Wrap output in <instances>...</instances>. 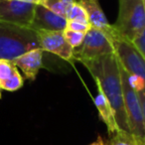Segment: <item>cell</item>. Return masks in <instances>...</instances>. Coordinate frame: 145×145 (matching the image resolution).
I'll use <instances>...</instances> for the list:
<instances>
[{
	"label": "cell",
	"instance_id": "6da1fadb",
	"mask_svg": "<svg viewBox=\"0 0 145 145\" xmlns=\"http://www.w3.org/2000/svg\"><path fill=\"white\" fill-rule=\"evenodd\" d=\"M82 64L88 69L95 83L101 86L111 107L114 110L120 129L129 132L125 112L120 64L116 54L114 53L107 55L95 60L84 61Z\"/></svg>",
	"mask_w": 145,
	"mask_h": 145
},
{
	"label": "cell",
	"instance_id": "7a4b0ae2",
	"mask_svg": "<svg viewBox=\"0 0 145 145\" xmlns=\"http://www.w3.org/2000/svg\"><path fill=\"white\" fill-rule=\"evenodd\" d=\"M37 48L40 44L32 29L0 23V59L13 61Z\"/></svg>",
	"mask_w": 145,
	"mask_h": 145
},
{
	"label": "cell",
	"instance_id": "3957f363",
	"mask_svg": "<svg viewBox=\"0 0 145 145\" xmlns=\"http://www.w3.org/2000/svg\"><path fill=\"white\" fill-rule=\"evenodd\" d=\"M112 26L117 38L132 42L145 29L144 0H119L118 15Z\"/></svg>",
	"mask_w": 145,
	"mask_h": 145
},
{
	"label": "cell",
	"instance_id": "277c9868",
	"mask_svg": "<svg viewBox=\"0 0 145 145\" xmlns=\"http://www.w3.org/2000/svg\"><path fill=\"white\" fill-rule=\"evenodd\" d=\"M121 80L123 87L125 112L129 132L134 135L143 145H145V126L141 101L138 91L132 83L131 76L126 72L120 66Z\"/></svg>",
	"mask_w": 145,
	"mask_h": 145
},
{
	"label": "cell",
	"instance_id": "5b68a950",
	"mask_svg": "<svg viewBox=\"0 0 145 145\" xmlns=\"http://www.w3.org/2000/svg\"><path fill=\"white\" fill-rule=\"evenodd\" d=\"M119 64L131 76L135 89L145 88V60L132 42L116 38L112 40Z\"/></svg>",
	"mask_w": 145,
	"mask_h": 145
},
{
	"label": "cell",
	"instance_id": "8992f818",
	"mask_svg": "<svg viewBox=\"0 0 145 145\" xmlns=\"http://www.w3.org/2000/svg\"><path fill=\"white\" fill-rule=\"evenodd\" d=\"M112 40L101 30L91 27L86 33L83 44L74 49V61H91L114 54Z\"/></svg>",
	"mask_w": 145,
	"mask_h": 145
},
{
	"label": "cell",
	"instance_id": "52a82bcc",
	"mask_svg": "<svg viewBox=\"0 0 145 145\" xmlns=\"http://www.w3.org/2000/svg\"><path fill=\"white\" fill-rule=\"evenodd\" d=\"M36 7L17 0H0V23L31 29Z\"/></svg>",
	"mask_w": 145,
	"mask_h": 145
},
{
	"label": "cell",
	"instance_id": "ba28073f",
	"mask_svg": "<svg viewBox=\"0 0 145 145\" xmlns=\"http://www.w3.org/2000/svg\"><path fill=\"white\" fill-rule=\"evenodd\" d=\"M40 48L68 62L74 61V49L64 37V31H37Z\"/></svg>",
	"mask_w": 145,
	"mask_h": 145
},
{
	"label": "cell",
	"instance_id": "9c48e42d",
	"mask_svg": "<svg viewBox=\"0 0 145 145\" xmlns=\"http://www.w3.org/2000/svg\"><path fill=\"white\" fill-rule=\"evenodd\" d=\"M67 24L68 20L66 17L49 10L42 5H37L31 29L35 32L40 30L65 31Z\"/></svg>",
	"mask_w": 145,
	"mask_h": 145
},
{
	"label": "cell",
	"instance_id": "30bf717a",
	"mask_svg": "<svg viewBox=\"0 0 145 145\" xmlns=\"http://www.w3.org/2000/svg\"><path fill=\"white\" fill-rule=\"evenodd\" d=\"M78 2L87 11L91 27L101 30L111 40L117 38L113 26L109 24L105 12L101 9L99 0H78Z\"/></svg>",
	"mask_w": 145,
	"mask_h": 145
},
{
	"label": "cell",
	"instance_id": "8fae6325",
	"mask_svg": "<svg viewBox=\"0 0 145 145\" xmlns=\"http://www.w3.org/2000/svg\"><path fill=\"white\" fill-rule=\"evenodd\" d=\"M43 57L44 51L41 48H37L19 56L13 60V63L22 71L28 81L33 82L36 80L41 68H43Z\"/></svg>",
	"mask_w": 145,
	"mask_h": 145
},
{
	"label": "cell",
	"instance_id": "7c38bea8",
	"mask_svg": "<svg viewBox=\"0 0 145 145\" xmlns=\"http://www.w3.org/2000/svg\"><path fill=\"white\" fill-rule=\"evenodd\" d=\"M95 84H97V93L95 97V99H93V103H95V105L97 109V112H99V119L105 124V126L107 128V132H108L109 136H110V135L114 134L117 131L120 130V127H119L118 123H117L115 112L112 107H111L108 99H106L101 86L97 83Z\"/></svg>",
	"mask_w": 145,
	"mask_h": 145
},
{
	"label": "cell",
	"instance_id": "4fadbf2b",
	"mask_svg": "<svg viewBox=\"0 0 145 145\" xmlns=\"http://www.w3.org/2000/svg\"><path fill=\"white\" fill-rule=\"evenodd\" d=\"M77 2L78 0H43L41 5L61 16L67 17L69 11Z\"/></svg>",
	"mask_w": 145,
	"mask_h": 145
},
{
	"label": "cell",
	"instance_id": "5bb4252c",
	"mask_svg": "<svg viewBox=\"0 0 145 145\" xmlns=\"http://www.w3.org/2000/svg\"><path fill=\"white\" fill-rule=\"evenodd\" d=\"M106 145H143L134 135L128 131L119 130L109 136Z\"/></svg>",
	"mask_w": 145,
	"mask_h": 145
},
{
	"label": "cell",
	"instance_id": "9a60e30c",
	"mask_svg": "<svg viewBox=\"0 0 145 145\" xmlns=\"http://www.w3.org/2000/svg\"><path fill=\"white\" fill-rule=\"evenodd\" d=\"M18 72V69L13 61L0 59V85L13 77Z\"/></svg>",
	"mask_w": 145,
	"mask_h": 145
},
{
	"label": "cell",
	"instance_id": "2e32d148",
	"mask_svg": "<svg viewBox=\"0 0 145 145\" xmlns=\"http://www.w3.org/2000/svg\"><path fill=\"white\" fill-rule=\"evenodd\" d=\"M66 18L68 21H79V22L89 24L87 11L85 10V8H84L79 2H77L72 8H71V10L69 11V13L67 14Z\"/></svg>",
	"mask_w": 145,
	"mask_h": 145
},
{
	"label": "cell",
	"instance_id": "e0dca14e",
	"mask_svg": "<svg viewBox=\"0 0 145 145\" xmlns=\"http://www.w3.org/2000/svg\"><path fill=\"white\" fill-rule=\"evenodd\" d=\"M86 33L83 32H76V31L71 30H65L64 31V37L66 41L69 43L72 49H78L85 40Z\"/></svg>",
	"mask_w": 145,
	"mask_h": 145
},
{
	"label": "cell",
	"instance_id": "ac0fdd59",
	"mask_svg": "<svg viewBox=\"0 0 145 145\" xmlns=\"http://www.w3.org/2000/svg\"><path fill=\"white\" fill-rule=\"evenodd\" d=\"M23 84H24L23 77L21 76L20 72H18L13 77H11L9 80H7L3 84H1L0 87H1L2 89L7 91H16L23 87Z\"/></svg>",
	"mask_w": 145,
	"mask_h": 145
},
{
	"label": "cell",
	"instance_id": "d6986e66",
	"mask_svg": "<svg viewBox=\"0 0 145 145\" xmlns=\"http://www.w3.org/2000/svg\"><path fill=\"white\" fill-rule=\"evenodd\" d=\"M89 28H91V25L87 24V23L79 22V21H68L66 29L67 30H71V31H76V32L87 33ZM66 29H65V30H66Z\"/></svg>",
	"mask_w": 145,
	"mask_h": 145
},
{
	"label": "cell",
	"instance_id": "ffe728a7",
	"mask_svg": "<svg viewBox=\"0 0 145 145\" xmlns=\"http://www.w3.org/2000/svg\"><path fill=\"white\" fill-rule=\"evenodd\" d=\"M132 43L145 60V29L132 41Z\"/></svg>",
	"mask_w": 145,
	"mask_h": 145
},
{
	"label": "cell",
	"instance_id": "44dd1931",
	"mask_svg": "<svg viewBox=\"0 0 145 145\" xmlns=\"http://www.w3.org/2000/svg\"><path fill=\"white\" fill-rule=\"evenodd\" d=\"M138 91L139 99L141 101V106H142V111H143V118H144V126H145V88L137 89Z\"/></svg>",
	"mask_w": 145,
	"mask_h": 145
},
{
	"label": "cell",
	"instance_id": "7402d4cb",
	"mask_svg": "<svg viewBox=\"0 0 145 145\" xmlns=\"http://www.w3.org/2000/svg\"><path fill=\"white\" fill-rule=\"evenodd\" d=\"M89 145H106V141H105L101 135H99L97 140L93 141V143H91V144H89Z\"/></svg>",
	"mask_w": 145,
	"mask_h": 145
},
{
	"label": "cell",
	"instance_id": "603a6c76",
	"mask_svg": "<svg viewBox=\"0 0 145 145\" xmlns=\"http://www.w3.org/2000/svg\"><path fill=\"white\" fill-rule=\"evenodd\" d=\"M17 1H22V2H27V3H32V4L36 5H41L43 2V0H17Z\"/></svg>",
	"mask_w": 145,
	"mask_h": 145
},
{
	"label": "cell",
	"instance_id": "cb8c5ba5",
	"mask_svg": "<svg viewBox=\"0 0 145 145\" xmlns=\"http://www.w3.org/2000/svg\"><path fill=\"white\" fill-rule=\"evenodd\" d=\"M1 89H1V87H0V99H2V93H1Z\"/></svg>",
	"mask_w": 145,
	"mask_h": 145
},
{
	"label": "cell",
	"instance_id": "d4e9b609",
	"mask_svg": "<svg viewBox=\"0 0 145 145\" xmlns=\"http://www.w3.org/2000/svg\"><path fill=\"white\" fill-rule=\"evenodd\" d=\"M144 5H145V0H144Z\"/></svg>",
	"mask_w": 145,
	"mask_h": 145
}]
</instances>
